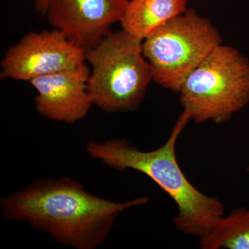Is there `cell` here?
<instances>
[{
	"label": "cell",
	"instance_id": "1",
	"mask_svg": "<svg viewBox=\"0 0 249 249\" xmlns=\"http://www.w3.org/2000/svg\"><path fill=\"white\" fill-rule=\"evenodd\" d=\"M148 201L147 196L108 200L87 191L78 181L62 178L36 180L1 197L0 206L7 220L27 222L62 245L94 249L107 240L124 211Z\"/></svg>",
	"mask_w": 249,
	"mask_h": 249
},
{
	"label": "cell",
	"instance_id": "2",
	"mask_svg": "<svg viewBox=\"0 0 249 249\" xmlns=\"http://www.w3.org/2000/svg\"><path fill=\"white\" fill-rule=\"evenodd\" d=\"M190 121L182 113L166 142L152 151H141L125 139L91 142L87 145V150L92 158L112 169L137 170L151 178L178 206V214L173 219L177 230L201 239L224 217V207L217 198L199 191L178 164L177 142Z\"/></svg>",
	"mask_w": 249,
	"mask_h": 249
},
{
	"label": "cell",
	"instance_id": "3",
	"mask_svg": "<svg viewBox=\"0 0 249 249\" xmlns=\"http://www.w3.org/2000/svg\"><path fill=\"white\" fill-rule=\"evenodd\" d=\"M85 62L91 66L88 87L93 105L108 112L139 107L152 80L142 41L123 29L110 31L85 50Z\"/></svg>",
	"mask_w": 249,
	"mask_h": 249
},
{
	"label": "cell",
	"instance_id": "4",
	"mask_svg": "<svg viewBox=\"0 0 249 249\" xmlns=\"http://www.w3.org/2000/svg\"><path fill=\"white\" fill-rule=\"evenodd\" d=\"M183 112L197 124H222L249 103V60L218 45L187 76L179 90Z\"/></svg>",
	"mask_w": 249,
	"mask_h": 249
},
{
	"label": "cell",
	"instance_id": "5",
	"mask_svg": "<svg viewBox=\"0 0 249 249\" xmlns=\"http://www.w3.org/2000/svg\"><path fill=\"white\" fill-rule=\"evenodd\" d=\"M222 39L219 31L194 10H187L142 42L152 80L178 93L183 82Z\"/></svg>",
	"mask_w": 249,
	"mask_h": 249
},
{
	"label": "cell",
	"instance_id": "6",
	"mask_svg": "<svg viewBox=\"0 0 249 249\" xmlns=\"http://www.w3.org/2000/svg\"><path fill=\"white\" fill-rule=\"evenodd\" d=\"M85 62V50L54 29L29 33L8 49L1 62V79L30 82Z\"/></svg>",
	"mask_w": 249,
	"mask_h": 249
},
{
	"label": "cell",
	"instance_id": "7",
	"mask_svg": "<svg viewBox=\"0 0 249 249\" xmlns=\"http://www.w3.org/2000/svg\"><path fill=\"white\" fill-rule=\"evenodd\" d=\"M129 0H51L49 24L82 48H91L120 22Z\"/></svg>",
	"mask_w": 249,
	"mask_h": 249
},
{
	"label": "cell",
	"instance_id": "8",
	"mask_svg": "<svg viewBox=\"0 0 249 249\" xmlns=\"http://www.w3.org/2000/svg\"><path fill=\"white\" fill-rule=\"evenodd\" d=\"M85 62L29 82L37 92L35 102L39 114L67 124L76 123L88 114L93 103L88 92L90 69Z\"/></svg>",
	"mask_w": 249,
	"mask_h": 249
},
{
	"label": "cell",
	"instance_id": "9",
	"mask_svg": "<svg viewBox=\"0 0 249 249\" xmlns=\"http://www.w3.org/2000/svg\"><path fill=\"white\" fill-rule=\"evenodd\" d=\"M187 10L186 0H129L120 23L123 30L142 42Z\"/></svg>",
	"mask_w": 249,
	"mask_h": 249
},
{
	"label": "cell",
	"instance_id": "10",
	"mask_svg": "<svg viewBox=\"0 0 249 249\" xmlns=\"http://www.w3.org/2000/svg\"><path fill=\"white\" fill-rule=\"evenodd\" d=\"M203 249H249V209L233 210L199 239Z\"/></svg>",
	"mask_w": 249,
	"mask_h": 249
},
{
	"label": "cell",
	"instance_id": "11",
	"mask_svg": "<svg viewBox=\"0 0 249 249\" xmlns=\"http://www.w3.org/2000/svg\"><path fill=\"white\" fill-rule=\"evenodd\" d=\"M51 0H35L36 11L42 15H45L48 9Z\"/></svg>",
	"mask_w": 249,
	"mask_h": 249
},
{
	"label": "cell",
	"instance_id": "12",
	"mask_svg": "<svg viewBox=\"0 0 249 249\" xmlns=\"http://www.w3.org/2000/svg\"><path fill=\"white\" fill-rule=\"evenodd\" d=\"M247 173H248L249 175V168H247Z\"/></svg>",
	"mask_w": 249,
	"mask_h": 249
}]
</instances>
